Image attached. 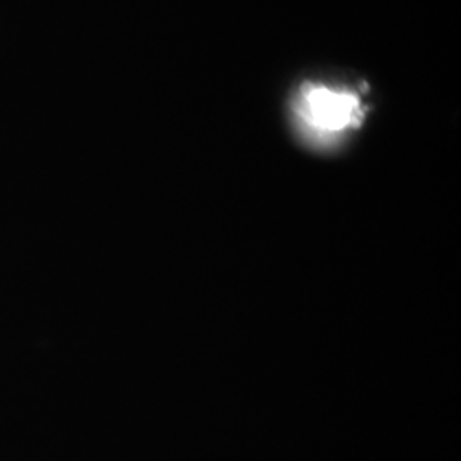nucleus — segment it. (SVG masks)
Wrapping results in <instances>:
<instances>
[{
  "instance_id": "obj_1",
  "label": "nucleus",
  "mask_w": 461,
  "mask_h": 461,
  "mask_svg": "<svg viewBox=\"0 0 461 461\" xmlns=\"http://www.w3.org/2000/svg\"><path fill=\"white\" fill-rule=\"evenodd\" d=\"M296 115L306 135L316 140H331L359 127L364 106L356 93L308 84L297 98Z\"/></svg>"
}]
</instances>
